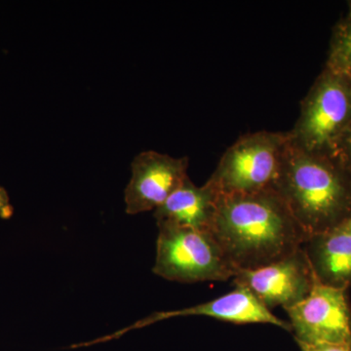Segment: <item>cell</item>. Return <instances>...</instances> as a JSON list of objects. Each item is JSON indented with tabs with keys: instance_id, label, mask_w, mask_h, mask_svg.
<instances>
[{
	"instance_id": "cell-1",
	"label": "cell",
	"mask_w": 351,
	"mask_h": 351,
	"mask_svg": "<svg viewBox=\"0 0 351 351\" xmlns=\"http://www.w3.org/2000/svg\"><path fill=\"white\" fill-rule=\"evenodd\" d=\"M211 233L237 271L287 257L308 237L272 188L219 195Z\"/></svg>"
},
{
	"instance_id": "cell-2",
	"label": "cell",
	"mask_w": 351,
	"mask_h": 351,
	"mask_svg": "<svg viewBox=\"0 0 351 351\" xmlns=\"http://www.w3.org/2000/svg\"><path fill=\"white\" fill-rule=\"evenodd\" d=\"M272 189L307 237L326 232L351 214L350 171L338 157L311 154L291 141Z\"/></svg>"
},
{
	"instance_id": "cell-3",
	"label": "cell",
	"mask_w": 351,
	"mask_h": 351,
	"mask_svg": "<svg viewBox=\"0 0 351 351\" xmlns=\"http://www.w3.org/2000/svg\"><path fill=\"white\" fill-rule=\"evenodd\" d=\"M351 125V82L322 69L301 103L299 119L288 131L292 144L311 154L337 157Z\"/></svg>"
},
{
	"instance_id": "cell-4",
	"label": "cell",
	"mask_w": 351,
	"mask_h": 351,
	"mask_svg": "<svg viewBox=\"0 0 351 351\" xmlns=\"http://www.w3.org/2000/svg\"><path fill=\"white\" fill-rule=\"evenodd\" d=\"M156 276L181 283L226 281L237 269L226 258L211 232L168 223H159Z\"/></svg>"
},
{
	"instance_id": "cell-5",
	"label": "cell",
	"mask_w": 351,
	"mask_h": 351,
	"mask_svg": "<svg viewBox=\"0 0 351 351\" xmlns=\"http://www.w3.org/2000/svg\"><path fill=\"white\" fill-rule=\"evenodd\" d=\"M289 132L241 136L226 149L209 182L219 195H250L271 189L289 144Z\"/></svg>"
},
{
	"instance_id": "cell-6",
	"label": "cell",
	"mask_w": 351,
	"mask_h": 351,
	"mask_svg": "<svg viewBox=\"0 0 351 351\" xmlns=\"http://www.w3.org/2000/svg\"><path fill=\"white\" fill-rule=\"evenodd\" d=\"M285 311L297 343L322 345L351 341L348 289L324 285L316 279L311 292Z\"/></svg>"
},
{
	"instance_id": "cell-7",
	"label": "cell",
	"mask_w": 351,
	"mask_h": 351,
	"mask_svg": "<svg viewBox=\"0 0 351 351\" xmlns=\"http://www.w3.org/2000/svg\"><path fill=\"white\" fill-rule=\"evenodd\" d=\"M235 286L246 288L271 311H284L302 301L316 282L313 267L302 246L294 253L256 269L239 270L232 278Z\"/></svg>"
},
{
	"instance_id": "cell-8",
	"label": "cell",
	"mask_w": 351,
	"mask_h": 351,
	"mask_svg": "<svg viewBox=\"0 0 351 351\" xmlns=\"http://www.w3.org/2000/svg\"><path fill=\"white\" fill-rule=\"evenodd\" d=\"M186 316H206V317L232 322L234 324H257V323L270 324L292 332L290 323L274 315L271 311L263 306L262 302L252 294L250 291L237 286L232 292L212 301L186 307V308L177 309V311H158V313H152L119 331L101 337L95 341L82 343V346L106 343V341L119 339L127 332L151 326L160 321L176 317H186Z\"/></svg>"
},
{
	"instance_id": "cell-9",
	"label": "cell",
	"mask_w": 351,
	"mask_h": 351,
	"mask_svg": "<svg viewBox=\"0 0 351 351\" xmlns=\"http://www.w3.org/2000/svg\"><path fill=\"white\" fill-rule=\"evenodd\" d=\"M188 157L147 151L131 163V179L124 191L126 213L138 215L160 206L189 177Z\"/></svg>"
},
{
	"instance_id": "cell-10",
	"label": "cell",
	"mask_w": 351,
	"mask_h": 351,
	"mask_svg": "<svg viewBox=\"0 0 351 351\" xmlns=\"http://www.w3.org/2000/svg\"><path fill=\"white\" fill-rule=\"evenodd\" d=\"M317 281L351 287V214L326 232L307 237L302 245Z\"/></svg>"
},
{
	"instance_id": "cell-11",
	"label": "cell",
	"mask_w": 351,
	"mask_h": 351,
	"mask_svg": "<svg viewBox=\"0 0 351 351\" xmlns=\"http://www.w3.org/2000/svg\"><path fill=\"white\" fill-rule=\"evenodd\" d=\"M219 195L209 182L198 186L189 177L154 210L157 225L168 223L211 232Z\"/></svg>"
},
{
	"instance_id": "cell-12",
	"label": "cell",
	"mask_w": 351,
	"mask_h": 351,
	"mask_svg": "<svg viewBox=\"0 0 351 351\" xmlns=\"http://www.w3.org/2000/svg\"><path fill=\"white\" fill-rule=\"evenodd\" d=\"M348 6L346 15L332 27L325 68L351 82V1Z\"/></svg>"
},
{
	"instance_id": "cell-13",
	"label": "cell",
	"mask_w": 351,
	"mask_h": 351,
	"mask_svg": "<svg viewBox=\"0 0 351 351\" xmlns=\"http://www.w3.org/2000/svg\"><path fill=\"white\" fill-rule=\"evenodd\" d=\"M337 157L351 172V125L339 143Z\"/></svg>"
},
{
	"instance_id": "cell-14",
	"label": "cell",
	"mask_w": 351,
	"mask_h": 351,
	"mask_svg": "<svg viewBox=\"0 0 351 351\" xmlns=\"http://www.w3.org/2000/svg\"><path fill=\"white\" fill-rule=\"evenodd\" d=\"M301 351H351V341L341 343H322V345H306L297 343Z\"/></svg>"
},
{
	"instance_id": "cell-15",
	"label": "cell",
	"mask_w": 351,
	"mask_h": 351,
	"mask_svg": "<svg viewBox=\"0 0 351 351\" xmlns=\"http://www.w3.org/2000/svg\"><path fill=\"white\" fill-rule=\"evenodd\" d=\"M14 214V208L10 202L8 193L0 186V218L9 219Z\"/></svg>"
}]
</instances>
